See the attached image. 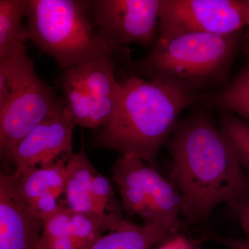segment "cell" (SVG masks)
Masks as SVG:
<instances>
[{
  "label": "cell",
  "mask_w": 249,
  "mask_h": 249,
  "mask_svg": "<svg viewBox=\"0 0 249 249\" xmlns=\"http://www.w3.org/2000/svg\"><path fill=\"white\" fill-rule=\"evenodd\" d=\"M170 181L181 198V214L200 222L220 204L237 207L249 181L227 137L206 116L196 114L177 127L169 142Z\"/></svg>",
  "instance_id": "obj_1"
},
{
  "label": "cell",
  "mask_w": 249,
  "mask_h": 249,
  "mask_svg": "<svg viewBox=\"0 0 249 249\" xmlns=\"http://www.w3.org/2000/svg\"><path fill=\"white\" fill-rule=\"evenodd\" d=\"M119 105L96 136L98 147L152 161L196 96L131 74L121 82Z\"/></svg>",
  "instance_id": "obj_2"
},
{
  "label": "cell",
  "mask_w": 249,
  "mask_h": 249,
  "mask_svg": "<svg viewBox=\"0 0 249 249\" xmlns=\"http://www.w3.org/2000/svg\"><path fill=\"white\" fill-rule=\"evenodd\" d=\"M240 32L190 34L157 38L151 51L134 64L137 76L188 94L225 83L238 48Z\"/></svg>",
  "instance_id": "obj_3"
},
{
  "label": "cell",
  "mask_w": 249,
  "mask_h": 249,
  "mask_svg": "<svg viewBox=\"0 0 249 249\" xmlns=\"http://www.w3.org/2000/svg\"><path fill=\"white\" fill-rule=\"evenodd\" d=\"M28 39L65 70L112 59L117 47L95 29L90 1L28 0Z\"/></svg>",
  "instance_id": "obj_4"
},
{
  "label": "cell",
  "mask_w": 249,
  "mask_h": 249,
  "mask_svg": "<svg viewBox=\"0 0 249 249\" xmlns=\"http://www.w3.org/2000/svg\"><path fill=\"white\" fill-rule=\"evenodd\" d=\"M249 0H160L158 38L231 35L249 26Z\"/></svg>",
  "instance_id": "obj_5"
},
{
  "label": "cell",
  "mask_w": 249,
  "mask_h": 249,
  "mask_svg": "<svg viewBox=\"0 0 249 249\" xmlns=\"http://www.w3.org/2000/svg\"><path fill=\"white\" fill-rule=\"evenodd\" d=\"M95 24L113 45L150 47L158 38L160 0H92Z\"/></svg>",
  "instance_id": "obj_6"
},
{
  "label": "cell",
  "mask_w": 249,
  "mask_h": 249,
  "mask_svg": "<svg viewBox=\"0 0 249 249\" xmlns=\"http://www.w3.org/2000/svg\"><path fill=\"white\" fill-rule=\"evenodd\" d=\"M63 98L38 76L22 87L0 111V155L4 158L37 125L66 111Z\"/></svg>",
  "instance_id": "obj_7"
},
{
  "label": "cell",
  "mask_w": 249,
  "mask_h": 249,
  "mask_svg": "<svg viewBox=\"0 0 249 249\" xmlns=\"http://www.w3.org/2000/svg\"><path fill=\"white\" fill-rule=\"evenodd\" d=\"M67 109V108H66ZM75 124L67 109L62 115L37 125L3 159L19 178L37 167L71 157Z\"/></svg>",
  "instance_id": "obj_8"
},
{
  "label": "cell",
  "mask_w": 249,
  "mask_h": 249,
  "mask_svg": "<svg viewBox=\"0 0 249 249\" xmlns=\"http://www.w3.org/2000/svg\"><path fill=\"white\" fill-rule=\"evenodd\" d=\"M16 173L0 175V249H37L43 220L31 211L18 189Z\"/></svg>",
  "instance_id": "obj_9"
},
{
  "label": "cell",
  "mask_w": 249,
  "mask_h": 249,
  "mask_svg": "<svg viewBox=\"0 0 249 249\" xmlns=\"http://www.w3.org/2000/svg\"><path fill=\"white\" fill-rule=\"evenodd\" d=\"M91 103V129L106 127L120 100L121 83L116 79L112 59L78 65Z\"/></svg>",
  "instance_id": "obj_10"
},
{
  "label": "cell",
  "mask_w": 249,
  "mask_h": 249,
  "mask_svg": "<svg viewBox=\"0 0 249 249\" xmlns=\"http://www.w3.org/2000/svg\"><path fill=\"white\" fill-rule=\"evenodd\" d=\"M142 161L134 155H121L113 168V180L120 189L123 206L127 212L140 216L145 223H158L141 169Z\"/></svg>",
  "instance_id": "obj_11"
},
{
  "label": "cell",
  "mask_w": 249,
  "mask_h": 249,
  "mask_svg": "<svg viewBox=\"0 0 249 249\" xmlns=\"http://www.w3.org/2000/svg\"><path fill=\"white\" fill-rule=\"evenodd\" d=\"M177 230V228L163 223L138 225L123 220L117 229L103 235L87 249H151Z\"/></svg>",
  "instance_id": "obj_12"
},
{
  "label": "cell",
  "mask_w": 249,
  "mask_h": 249,
  "mask_svg": "<svg viewBox=\"0 0 249 249\" xmlns=\"http://www.w3.org/2000/svg\"><path fill=\"white\" fill-rule=\"evenodd\" d=\"M141 169L156 222L178 229L181 206L178 188L170 180H167L153 168L145 164V161H142Z\"/></svg>",
  "instance_id": "obj_13"
},
{
  "label": "cell",
  "mask_w": 249,
  "mask_h": 249,
  "mask_svg": "<svg viewBox=\"0 0 249 249\" xmlns=\"http://www.w3.org/2000/svg\"><path fill=\"white\" fill-rule=\"evenodd\" d=\"M70 157H63L52 163L40 165L19 178L18 189L27 204L45 195H52L58 199L65 193L66 164Z\"/></svg>",
  "instance_id": "obj_14"
},
{
  "label": "cell",
  "mask_w": 249,
  "mask_h": 249,
  "mask_svg": "<svg viewBox=\"0 0 249 249\" xmlns=\"http://www.w3.org/2000/svg\"><path fill=\"white\" fill-rule=\"evenodd\" d=\"M28 0H0V61L27 50V29L22 24Z\"/></svg>",
  "instance_id": "obj_15"
},
{
  "label": "cell",
  "mask_w": 249,
  "mask_h": 249,
  "mask_svg": "<svg viewBox=\"0 0 249 249\" xmlns=\"http://www.w3.org/2000/svg\"><path fill=\"white\" fill-rule=\"evenodd\" d=\"M60 86L67 111L75 124L91 128V100L77 66L64 70Z\"/></svg>",
  "instance_id": "obj_16"
},
{
  "label": "cell",
  "mask_w": 249,
  "mask_h": 249,
  "mask_svg": "<svg viewBox=\"0 0 249 249\" xmlns=\"http://www.w3.org/2000/svg\"><path fill=\"white\" fill-rule=\"evenodd\" d=\"M37 77L27 50L9 60L0 61V111L7 106L22 87Z\"/></svg>",
  "instance_id": "obj_17"
},
{
  "label": "cell",
  "mask_w": 249,
  "mask_h": 249,
  "mask_svg": "<svg viewBox=\"0 0 249 249\" xmlns=\"http://www.w3.org/2000/svg\"><path fill=\"white\" fill-rule=\"evenodd\" d=\"M209 102L249 121V64L230 85L210 96Z\"/></svg>",
  "instance_id": "obj_18"
},
{
  "label": "cell",
  "mask_w": 249,
  "mask_h": 249,
  "mask_svg": "<svg viewBox=\"0 0 249 249\" xmlns=\"http://www.w3.org/2000/svg\"><path fill=\"white\" fill-rule=\"evenodd\" d=\"M221 129L231 143L243 168L249 172V124L224 112L221 119Z\"/></svg>",
  "instance_id": "obj_19"
},
{
  "label": "cell",
  "mask_w": 249,
  "mask_h": 249,
  "mask_svg": "<svg viewBox=\"0 0 249 249\" xmlns=\"http://www.w3.org/2000/svg\"><path fill=\"white\" fill-rule=\"evenodd\" d=\"M107 231V226L97 217L72 211L70 236L80 249L89 248Z\"/></svg>",
  "instance_id": "obj_20"
},
{
  "label": "cell",
  "mask_w": 249,
  "mask_h": 249,
  "mask_svg": "<svg viewBox=\"0 0 249 249\" xmlns=\"http://www.w3.org/2000/svg\"><path fill=\"white\" fill-rule=\"evenodd\" d=\"M97 170L89 161L84 147L78 153L73 154L66 164L67 183L91 193V186Z\"/></svg>",
  "instance_id": "obj_21"
},
{
  "label": "cell",
  "mask_w": 249,
  "mask_h": 249,
  "mask_svg": "<svg viewBox=\"0 0 249 249\" xmlns=\"http://www.w3.org/2000/svg\"><path fill=\"white\" fill-rule=\"evenodd\" d=\"M72 211L60 206L56 211L43 219V229L37 249L58 237L70 235Z\"/></svg>",
  "instance_id": "obj_22"
},
{
  "label": "cell",
  "mask_w": 249,
  "mask_h": 249,
  "mask_svg": "<svg viewBox=\"0 0 249 249\" xmlns=\"http://www.w3.org/2000/svg\"><path fill=\"white\" fill-rule=\"evenodd\" d=\"M91 194L107 213L119 220H123L121 205L114 195L110 181L98 171L93 178Z\"/></svg>",
  "instance_id": "obj_23"
},
{
  "label": "cell",
  "mask_w": 249,
  "mask_h": 249,
  "mask_svg": "<svg viewBox=\"0 0 249 249\" xmlns=\"http://www.w3.org/2000/svg\"><path fill=\"white\" fill-rule=\"evenodd\" d=\"M34 213L43 220L60 208L58 198L52 195H45L28 204Z\"/></svg>",
  "instance_id": "obj_24"
},
{
  "label": "cell",
  "mask_w": 249,
  "mask_h": 249,
  "mask_svg": "<svg viewBox=\"0 0 249 249\" xmlns=\"http://www.w3.org/2000/svg\"><path fill=\"white\" fill-rule=\"evenodd\" d=\"M206 236H208L211 240L219 242L230 249H249V238L248 240H243L224 237L216 234H209Z\"/></svg>",
  "instance_id": "obj_25"
},
{
  "label": "cell",
  "mask_w": 249,
  "mask_h": 249,
  "mask_svg": "<svg viewBox=\"0 0 249 249\" xmlns=\"http://www.w3.org/2000/svg\"><path fill=\"white\" fill-rule=\"evenodd\" d=\"M237 208L242 229L245 233L249 236V199L242 201Z\"/></svg>",
  "instance_id": "obj_26"
},
{
  "label": "cell",
  "mask_w": 249,
  "mask_h": 249,
  "mask_svg": "<svg viewBox=\"0 0 249 249\" xmlns=\"http://www.w3.org/2000/svg\"><path fill=\"white\" fill-rule=\"evenodd\" d=\"M175 249H196L183 235H178L171 239Z\"/></svg>",
  "instance_id": "obj_27"
},
{
  "label": "cell",
  "mask_w": 249,
  "mask_h": 249,
  "mask_svg": "<svg viewBox=\"0 0 249 249\" xmlns=\"http://www.w3.org/2000/svg\"><path fill=\"white\" fill-rule=\"evenodd\" d=\"M160 249H175V247H174L173 242H172L171 240L168 241L167 243H165V245L162 246L161 247Z\"/></svg>",
  "instance_id": "obj_28"
},
{
  "label": "cell",
  "mask_w": 249,
  "mask_h": 249,
  "mask_svg": "<svg viewBox=\"0 0 249 249\" xmlns=\"http://www.w3.org/2000/svg\"></svg>",
  "instance_id": "obj_29"
}]
</instances>
